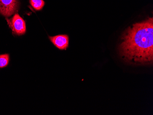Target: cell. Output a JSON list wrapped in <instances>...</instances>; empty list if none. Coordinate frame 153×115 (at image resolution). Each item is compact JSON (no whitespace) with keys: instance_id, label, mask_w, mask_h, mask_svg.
I'll return each mask as SVG.
<instances>
[{"instance_id":"4","label":"cell","mask_w":153,"mask_h":115,"mask_svg":"<svg viewBox=\"0 0 153 115\" xmlns=\"http://www.w3.org/2000/svg\"><path fill=\"white\" fill-rule=\"evenodd\" d=\"M49 38L54 46L60 50H66L68 47L69 38L68 35H57L49 36Z\"/></svg>"},{"instance_id":"2","label":"cell","mask_w":153,"mask_h":115,"mask_svg":"<svg viewBox=\"0 0 153 115\" xmlns=\"http://www.w3.org/2000/svg\"><path fill=\"white\" fill-rule=\"evenodd\" d=\"M6 19L14 35L18 36L25 35L26 32L25 21L18 13L14 14L11 19L6 18Z\"/></svg>"},{"instance_id":"1","label":"cell","mask_w":153,"mask_h":115,"mask_svg":"<svg viewBox=\"0 0 153 115\" xmlns=\"http://www.w3.org/2000/svg\"><path fill=\"white\" fill-rule=\"evenodd\" d=\"M120 56L134 64H150L153 61V19L134 24L123 34Z\"/></svg>"},{"instance_id":"3","label":"cell","mask_w":153,"mask_h":115,"mask_svg":"<svg viewBox=\"0 0 153 115\" xmlns=\"http://www.w3.org/2000/svg\"><path fill=\"white\" fill-rule=\"evenodd\" d=\"M19 0H0V13L9 17L17 12L19 7Z\"/></svg>"},{"instance_id":"5","label":"cell","mask_w":153,"mask_h":115,"mask_svg":"<svg viewBox=\"0 0 153 115\" xmlns=\"http://www.w3.org/2000/svg\"><path fill=\"white\" fill-rule=\"evenodd\" d=\"M30 3L36 11L42 10L45 5L44 0H30Z\"/></svg>"},{"instance_id":"6","label":"cell","mask_w":153,"mask_h":115,"mask_svg":"<svg viewBox=\"0 0 153 115\" xmlns=\"http://www.w3.org/2000/svg\"><path fill=\"white\" fill-rule=\"evenodd\" d=\"M10 61V56L8 54L0 55V68H4L8 66Z\"/></svg>"}]
</instances>
